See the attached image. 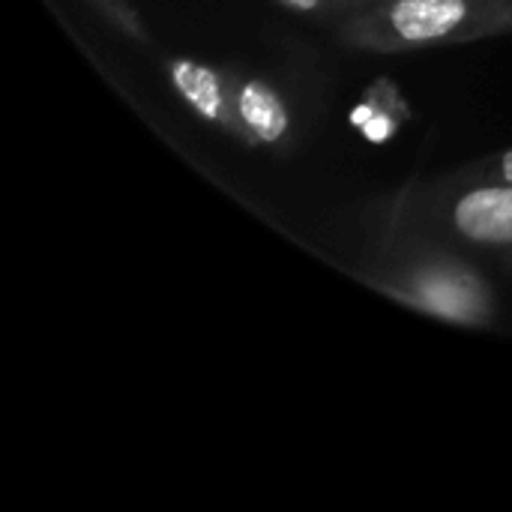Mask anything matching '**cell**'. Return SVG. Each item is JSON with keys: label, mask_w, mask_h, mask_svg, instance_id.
<instances>
[{"label": "cell", "mask_w": 512, "mask_h": 512, "mask_svg": "<svg viewBox=\"0 0 512 512\" xmlns=\"http://www.w3.org/2000/svg\"><path fill=\"white\" fill-rule=\"evenodd\" d=\"M342 267L372 291L441 324L465 330L501 324V294L474 255L408 225L390 198L369 222L363 246Z\"/></svg>", "instance_id": "cell-1"}, {"label": "cell", "mask_w": 512, "mask_h": 512, "mask_svg": "<svg viewBox=\"0 0 512 512\" xmlns=\"http://www.w3.org/2000/svg\"><path fill=\"white\" fill-rule=\"evenodd\" d=\"M234 117L249 150H270L285 156L297 144V111L285 90L264 72L243 63H228Z\"/></svg>", "instance_id": "cell-4"}, {"label": "cell", "mask_w": 512, "mask_h": 512, "mask_svg": "<svg viewBox=\"0 0 512 512\" xmlns=\"http://www.w3.org/2000/svg\"><path fill=\"white\" fill-rule=\"evenodd\" d=\"M456 177H468V180H492V183H512V147L495 150L483 159H474L468 165H462L459 171H453Z\"/></svg>", "instance_id": "cell-7"}, {"label": "cell", "mask_w": 512, "mask_h": 512, "mask_svg": "<svg viewBox=\"0 0 512 512\" xmlns=\"http://www.w3.org/2000/svg\"><path fill=\"white\" fill-rule=\"evenodd\" d=\"M498 264H501V270H504V273H510L512 276V249L510 252H504V255H498Z\"/></svg>", "instance_id": "cell-10"}, {"label": "cell", "mask_w": 512, "mask_h": 512, "mask_svg": "<svg viewBox=\"0 0 512 512\" xmlns=\"http://www.w3.org/2000/svg\"><path fill=\"white\" fill-rule=\"evenodd\" d=\"M393 210L414 228L441 237L471 255H504L512 249V183L435 177L408 180L390 195Z\"/></svg>", "instance_id": "cell-3"}, {"label": "cell", "mask_w": 512, "mask_h": 512, "mask_svg": "<svg viewBox=\"0 0 512 512\" xmlns=\"http://www.w3.org/2000/svg\"><path fill=\"white\" fill-rule=\"evenodd\" d=\"M342 45L405 54L512 33V0H372L336 27Z\"/></svg>", "instance_id": "cell-2"}, {"label": "cell", "mask_w": 512, "mask_h": 512, "mask_svg": "<svg viewBox=\"0 0 512 512\" xmlns=\"http://www.w3.org/2000/svg\"><path fill=\"white\" fill-rule=\"evenodd\" d=\"M159 69L174 96L186 105V111H192L210 129L243 144V132L237 126L231 102L228 63H210L195 54H159Z\"/></svg>", "instance_id": "cell-5"}, {"label": "cell", "mask_w": 512, "mask_h": 512, "mask_svg": "<svg viewBox=\"0 0 512 512\" xmlns=\"http://www.w3.org/2000/svg\"><path fill=\"white\" fill-rule=\"evenodd\" d=\"M114 33H120L123 39H129L138 48H153L156 39L144 21V15L138 12V6L132 0H84Z\"/></svg>", "instance_id": "cell-6"}, {"label": "cell", "mask_w": 512, "mask_h": 512, "mask_svg": "<svg viewBox=\"0 0 512 512\" xmlns=\"http://www.w3.org/2000/svg\"><path fill=\"white\" fill-rule=\"evenodd\" d=\"M342 3V9H345V15L348 12H354V9H363V6H369L372 0H339Z\"/></svg>", "instance_id": "cell-9"}, {"label": "cell", "mask_w": 512, "mask_h": 512, "mask_svg": "<svg viewBox=\"0 0 512 512\" xmlns=\"http://www.w3.org/2000/svg\"><path fill=\"white\" fill-rule=\"evenodd\" d=\"M282 9L294 12V15H303V18H312L318 24H339L345 18V9L339 0H276Z\"/></svg>", "instance_id": "cell-8"}]
</instances>
